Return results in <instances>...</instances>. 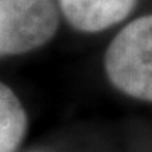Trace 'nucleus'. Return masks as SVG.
I'll use <instances>...</instances> for the list:
<instances>
[{
    "label": "nucleus",
    "mask_w": 152,
    "mask_h": 152,
    "mask_svg": "<svg viewBox=\"0 0 152 152\" xmlns=\"http://www.w3.org/2000/svg\"><path fill=\"white\" fill-rule=\"evenodd\" d=\"M135 0H61L66 19L81 31H102L122 20Z\"/></svg>",
    "instance_id": "3"
},
{
    "label": "nucleus",
    "mask_w": 152,
    "mask_h": 152,
    "mask_svg": "<svg viewBox=\"0 0 152 152\" xmlns=\"http://www.w3.org/2000/svg\"><path fill=\"white\" fill-rule=\"evenodd\" d=\"M26 113L14 93L0 83V152H12L26 132Z\"/></svg>",
    "instance_id": "4"
},
{
    "label": "nucleus",
    "mask_w": 152,
    "mask_h": 152,
    "mask_svg": "<svg viewBox=\"0 0 152 152\" xmlns=\"http://www.w3.org/2000/svg\"><path fill=\"white\" fill-rule=\"evenodd\" d=\"M105 64L117 88L152 102V15L129 24L113 39Z\"/></svg>",
    "instance_id": "1"
},
{
    "label": "nucleus",
    "mask_w": 152,
    "mask_h": 152,
    "mask_svg": "<svg viewBox=\"0 0 152 152\" xmlns=\"http://www.w3.org/2000/svg\"><path fill=\"white\" fill-rule=\"evenodd\" d=\"M54 0H0V54H19L53 37Z\"/></svg>",
    "instance_id": "2"
}]
</instances>
